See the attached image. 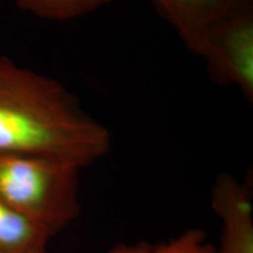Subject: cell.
I'll return each mask as SVG.
<instances>
[{
	"mask_svg": "<svg viewBox=\"0 0 253 253\" xmlns=\"http://www.w3.org/2000/svg\"><path fill=\"white\" fill-rule=\"evenodd\" d=\"M112 136L61 82L0 55V155L40 156L86 168Z\"/></svg>",
	"mask_w": 253,
	"mask_h": 253,
	"instance_id": "obj_1",
	"label": "cell"
},
{
	"mask_svg": "<svg viewBox=\"0 0 253 253\" xmlns=\"http://www.w3.org/2000/svg\"><path fill=\"white\" fill-rule=\"evenodd\" d=\"M78 167L26 155H0V198L50 238L80 213Z\"/></svg>",
	"mask_w": 253,
	"mask_h": 253,
	"instance_id": "obj_2",
	"label": "cell"
},
{
	"mask_svg": "<svg viewBox=\"0 0 253 253\" xmlns=\"http://www.w3.org/2000/svg\"><path fill=\"white\" fill-rule=\"evenodd\" d=\"M214 82L237 87L253 100V9L227 19L211 32L203 54Z\"/></svg>",
	"mask_w": 253,
	"mask_h": 253,
	"instance_id": "obj_3",
	"label": "cell"
},
{
	"mask_svg": "<svg viewBox=\"0 0 253 253\" xmlns=\"http://www.w3.org/2000/svg\"><path fill=\"white\" fill-rule=\"evenodd\" d=\"M192 54H203L218 25L253 9V0H151Z\"/></svg>",
	"mask_w": 253,
	"mask_h": 253,
	"instance_id": "obj_4",
	"label": "cell"
},
{
	"mask_svg": "<svg viewBox=\"0 0 253 253\" xmlns=\"http://www.w3.org/2000/svg\"><path fill=\"white\" fill-rule=\"evenodd\" d=\"M211 204L223 223L220 246L214 253H253L252 195L248 183L219 175L212 186Z\"/></svg>",
	"mask_w": 253,
	"mask_h": 253,
	"instance_id": "obj_5",
	"label": "cell"
},
{
	"mask_svg": "<svg viewBox=\"0 0 253 253\" xmlns=\"http://www.w3.org/2000/svg\"><path fill=\"white\" fill-rule=\"evenodd\" d=\"M50 237L0 198V253H46Z\"/></svg>",
	"mask_w": 253,
	"mask_h": 253,
	"instance_id": "obj_6",
	"label": "cell"
},
{
	"mask_svg": "<svg viewBox=\"0 0 253 253\" xmlns=\"http://www.w3.org/2000/svg\"><path fill=\"white\" fill-rule=\"evenodd\" d=\"M113 0H17L24 12L49 21H68L96 11Z\"/></svg>",
	"mask_w": 253,
	"mask_h": 253,
	"instance_id": "obj_7",
	"label": "cell"
},
{
	"mask_svg": "<svg viewBox=\"0 0 253 253\" xmlns=\"http://www.w3.org/2000/svg\"><path fill=\"white\" fill-rule=\"evenodd\" d=\"M216 248L208 242L204 231L190 229L169 242L151 245L147 243L138 244H118L109 253H214Z\"/></svg>",
	"mask_w": 253,
	"mask_h": 253,
	"instance_id": "obj_8",
	"label": "cell"
}]
</instances>
